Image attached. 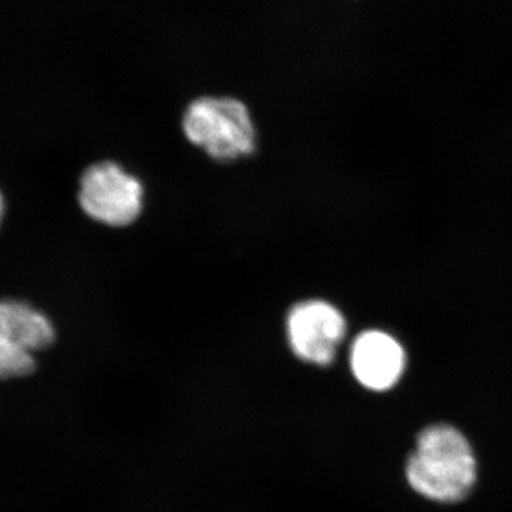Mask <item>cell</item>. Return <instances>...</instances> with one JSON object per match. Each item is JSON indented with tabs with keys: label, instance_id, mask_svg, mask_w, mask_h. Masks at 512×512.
<instances>
[{
	"label": "cell",
	"instance_id": "1",
	"mask_svg": "<svg viewBox=\"0 0 512 512\" xmlns=\"http://www.w3.org/2000/svg\"><path fill=\"white\" fill-rule=\"evenodd\" d=\"M410 490L437 504L466 500L478 481V460L473 444L453 424L436 423L417 434L404 463Z\"/></svg>",
	"mask_w": 512,
	"mask_h": 512
},
{
	"label": "cell",
	"instance_id": "2",
	"mask_svg": "<svg viewBox=\"0 0 512 512\" xmlns=\"http://www.w3.org/2000/svg\"><path fill=\"white\" fill-rule=\"evenodd\" d=\"M183 131L192 146L212 160L231 163L256 151V130L244 103L229 97H201L185 110Z\"/></svg>",
	"mask_w": 512,
	"mask_h": 512
},
{
	"label": "cell",
	"instance_id": "3",
	"mask_svg": "<svg viewBox=\"0 0 512 512\" xmlns=\"http://www.w3.org/2000/svg\"><path fill=\"white\" fill-rule=\"evenodd\" d=\"M79 204L99 224L124 228L134 224L144 208V187L136 175L114 161L90 165L80 178Z\"/></svg>",
	"mask_w": 512,
	"mask_h": 512
},
{
	"label": "cell",
	"instance_id": "4",
	"mask_svg": "<svg viewBox=\"0 0 512 512\" xmlns=\"http://www.w3.org/2000/svg\"><path fill=\"white\" fill-rule=\"evenodd\" d=\"M346 332L342 312L320 299L296 303L286 316V338L293 355L311 365H332Z\"/></svg>",
	"mask_w": 512,
	"mask_h": 512
},
{
	"label": "cell",
	"instance_id": "5",
	"mask_svg": "<svg viewBox=\"0 0 512 512\" xmlns=\"http://www.w3.org/2000/svg\"><path fill=\"white\" fill-rule=\"evenodd\" d=\"M349 362L356 382L375 393L396 387L407 365L399 340L382 330L360 333L350 349Z\"/></svg>",
	"mask_w": 512,
	"mask_h": 512
},
{
	"label": "cell",
	"instance_id": "6",
	"mask_svg": "<svg viewBox=\"0 0 512 512\" xmlns=\"http://www.w3.org/2000/svg\"><path fill=\"white\" fill-rule=\"evenodd\" d=\"M0 336L35 353L55 343L56 330L45 313L28 303L0 301Z\"/></svg>",
	"mask_w": 512,
	"mask_h": 512
},
{
	"label": "cell",
	"instance_id": "7",
	"mask_svg": "<svg viewBox=\"0 0 512 512\" xmlns=\"http://www.w3.org/2000/svg\"><path fill=\"white\" fill-rule=\"evenodd\" d=\"M36 369L33 353L0 336V379H19Z\"/></svg>",
	"mask_w": 512,
	"mask_h": 512
},
{
	"label": "cell",
	"instance_id": "8",
	"mask_svg": "<svg viewBox=\"0 0 512 512\" xmlns=\"http://www.w3.org/2000/svg\"><path fill=\"white\" fill-rule=\"evenodd\" d=\"M3 214H5V201H3V195L0 192V224H2Z\"/></svg>",
	"mask_w": 512,
	"mask_h": 512
}]
</instances>
